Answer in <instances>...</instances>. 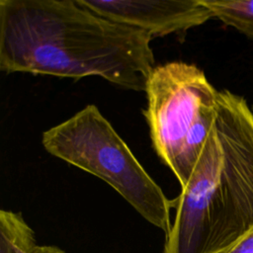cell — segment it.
Returning <instances> with one entry per match:
<instances>
[{
  "label": "cell",
  "mask_w": 253,
  "mask_h": 253,
  "mask_svg": "<svg viewBox=\"0 0 253 253\" xmlns=\"http://www.w3.org/2000/svg\"><path fill=\"white\" fill-rule=\"evenodd\" d=\"M102 17L153 37L185 33L212 17L200 0H78Z\"/></svg>",
  "instance_id": "5b68a950"
},
{
  "label": "cell",
  "mask_w": 253,
  "mask_h": 253,
  "mask_svg": "<svg viewBox=\"0 0 253 253\" xmlns=\"http://www.w3.org/2000/svg\"><path fill=\"white\" fill-rule=\"evenodd\" d=\"M36 253H66L64 250L53 245H39Z\"/></svg>",
  "instance_id": "9c48e42d"
},
{
  "label": "cell",
  "mask_w": 253,
  "mask_h": 253,
  "mask_svg": "<svg viewBox=\"0 0 253 253\" xmlns=\"http://www.w3.org/2000/svg\"><path fill=\"white\" fill-rule=\"evenodd\" d=\"M162 253H216L253 228V112L228 90L185 188Z\"/></svg>",
  "instance_id": "7a4b0ae2"
},
{
  "label": "cell",
  "mask_w": 253,
  "mask_h": 253,
  "mask_svg": "<svg viewBox=\"0 0 253 253\" xmlns=\"http://www.w3.org/2000/svg\"><path fill=\"white\" fill-rule=\"evenodd\" d=\"M145 92L153 148L183 189L215 122L218 91L198 66L172 61L154 66Z\"/></svg>",
  "instance_id": "277c9868"
},
{
  "label": "cell",
  "mask_w": 253,
  "mask_h": 253,
  "mask_svg": "<svg viewBox=\"0 0 253 253\" xmlns=\"http://www.w3.org/2000/svg\"><path fill=\"white\" fill-rule=\"evenodd\" d=\"M151 37L78 0H0V69L80 79L97 75L145 91Z\"/></svg>",
  "instance_id": "6da1fadb"
},
{
  "label": "cell",
  "mask_w": 253,
  "mask_h": 253,
  "mask_svg": "<svg viewBox=\"0 0 253 253\" xmlns=\"http://www.w3.org/2000/svg\"><path fill=\"white\" fill-rule=\"evenodd\" d=\"M216 253H253V228Z\"/></svg>",
  "instance_id": "ba28073f"
},
{
  "label": "cell",
  "mask_w": 253,
  "mask_h": 253,
  "mask_svg": "<svg viewBox=\"0 0 253 253\" xmlns=\"http://www.w3.org/2000/svg\"><path fill=\"white\" fill-rule=\"evenodd\" d=\"M35 231L21 212L0 211V253H36Z\"/></svg>",
  "instance_id": "8992f818"
},
{
  "label": "cell",
  "mask_w": 253,
  "mask_h": 253,
  "mask_svg": "<svg viewBox=\"0 0 253 253\" xmlns=\"http://www.w3.org/2000/svg\"><path fill=\"white\" fill-rule=\"evenodd\" d=\"M42 143L52 156L106 182L144 219L169 235V200L137 161L98 107L90 104L43 131Z\"/></svg>",
  "instance_id": "3957f363"
},
{
  "label": "cell",
  "mask_w": 253,
  "mask_h": 253,
  "mask_svg": "<svg viewBox=\"0 0 253 253\" xmlns=\"http://www.w3.org/2000/svg\"><path fill=\"white\" fill-rule=\"evenodd\" d=\"M213 18L253 41V0H200Z\"/></svg>",
  "instance_id": "52a82bcc"
}]
</instances>
